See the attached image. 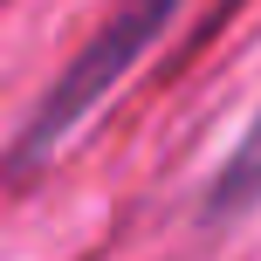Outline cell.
Listing matches in <instances>:
<instances>
[{
    "label": "cell",
    "mask_w": 261,
    "mask_h": 261,
    "mask_svg": "<svg viewBox=\"0 0 261 261\" xmlns=\"http://www.w3.org/2000/svg\"><path fill=\"white\" fill-rule=\"evenodd\" d=\"M179 14V0H124L117 14H110L103 28L90 35V48L76 55V62L55 76V90L41 96V110L28 117V151H41V144H55L69 124L83 117L90 103H103L110 96V83L124 76L130 62H138L144 48H151L158 35H165V21Z\"/></svg>",
    "instance_id": "6da1fadb"
},
{
    "label": "cell",
    "mask_w": 261,
    "mask_h": 261,
    "mask_svg": "<svg viewBox=\"0 0 261 261\" xmlns=\"http://www.w3.org/2000/svg\"><path fill=\"white\" fill-rule=\"evenodd\" d=\"M248 206H261V110L248 117V130L234 138V151L220 158V172L206 186V213H220V220H234Z\"/></svg>",
    "instance_id": "7a4b0ae2"
}]
</instances>
